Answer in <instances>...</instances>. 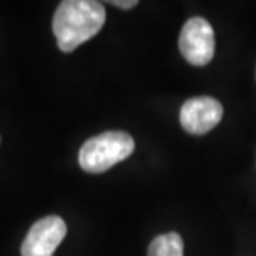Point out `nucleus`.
<instances>
[{
  "label": "nucleus",
  "mask_w": 256,
  "mask_h": 256,
  "mask_svg": "<svg viewBox=\"0 0 256 256\" xmlns=\"http://www.w3.org/2000/svg\"><path fill=\"white\" fill-rule=\"evenodd\" d=\"M180 52L188 64L203 66L210 64L214 55V32L208 20L193 17L183 25L180 40Z\"/></svg>",
  "instance_id": "7ed1b4c3"
},
{
  "label": "nucleus",
  "mask_w": 256,
  "mask_h": 256,
  "mask_svg": "<svg viewBox=\"0 0 256 256\" xmlns=\"http://www.w3.org/2000/svg\"><path fill=\"white\" fill-rule=\"evenodd\" d=\"M66 234V224L60 216H45L34 223L22 243V256H54Z\"/></svg>",
  "instance_id": "20e7f679"
},
{
  "label": "nucleus",
  "mask_w": 256,
  "mask_h": 256,
  "mask_svg": "<svg viewBox=\"0 0 256 256\" xmlns=\"http://www.w3.org/2000/svg\"><path fill=\"white\" fill-rule=\"evenodd\" d=\"M223 118V106L212 96H194L186 100L180 110V124L192 135H204Z\"/></svg>",
  "instance_id": "39448f33"
},
{
  "label": "nucleus",
  "mask_w": 256,
  "mask_h": 256,
  "mask_svg": "<svg viewBox=\"0 0 256 256\" xmlns=\"http://www.w3.org/2000/svg\"><path fill=\"white\" fill-rule=\"evenodd\" d=\"M135 150V142L126 132L112 130L92 136L80 148L78 163L88 173H104L124 162Z\"/></svg>",
  "instance_id": "f03ea898"
},
{
  "label": "nucleus",
  "mask_w": 256,
  "mask_h": 256,
  "mask_svg": "<svg viewBox=\"0 0 256 256\" xmlns=\"http://www.w3.org/2000/svg\"><path fill=\"white\" fill-rule=\"evenodd\" d=\"M106 20L105 7L96 0H64L54 14L52 28L62 52H74L76 47L94 38Z\"/></svg>",
  "instance_id": "f257e3e1"
},
{
  "label": "nucleus",
  "mask_w": 256,
  "mask_h": 256,
  "mask_svg": "<svg viewBox=\"0 0 256 256\" xmlns=\"http://www.w3.org/2000/svg\"><path fill=\"white\" fill-rule=\"evenodd\" d=\"M138 2L136 0H114L112 5H115V7H120V8H132L135 7Z\"/></svg>",
  "instance_id": "0eeeda50"
},
{
  "label": "nucleus",
  "mask_w": 256,
  "mask_h": 256,
  "mask_svg": "<svg viewBox=\"0 0 256 256\" xmlns=\"http://www.w3.org/2000/svg\"><path fill=\"white\" fill-rule=\"evenodd\" d=\"M148 256H183V240L178 233L156 236L148 246Z\"/></svg>",
  "instance_id": "423d86ee"
}]
</instances>
